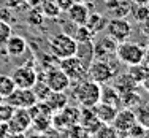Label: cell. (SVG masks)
Returning <instances> with one entry per match:
<instances>
[{
    "instance_id": "obj_1",
    "label": "cell",
    "mask_w": 149,
    "mask_h": 138,
    "mask_svg": "<svg viewBox=\"0 0 149 138\" xmlns=\"http://www.w3.org/2000/svg\"><path fill=\"white\" fill-rule=\"evenodd\" d=\"M72 89V98L79 108H92L95 103L100 102V89L102 86L98 83H94L89 78L81 79L74 84Z\"/></svg>"
},
{
    "instance_id": "obj_13",
    "label": "cell",
    "mask_w": 149,
    "mask_h": 138,
    "mask_svg": "<svg viewBox=\"0 0 149 138\" xmlns=\"http://www.w3.org/2000/svg\"><path fill=\"white\" fill-rule=\"evenodd\" d=\"M78 124H79L83 129H86L91 135H94V133L100 129V125H102L100 119L95 116V113H94V109H92V108H81L79 121H78Z\"/></svg>"
},
{
    "instance_id": "obj_28",
    "label": "cell",
    "mask_w": 149,
    "mask_h": 138,
    "mask_svg": "<svg viewBox=\"0 0 149 138\" xmlns=\"http://www.w3.org/2000/svg\"><path fill=\"white\" fill-rule=\"evenodd\" d=\"M94 135L95 138H119V132L113 127V124H102Z\"/></svg>"
},
{
    "instance_id": "obj_2",
    "label": "cell",
    "mask_w": 149,
    "mask_h": 138,
    "mask_svg": "<svg viewBox=\"0 0 149 138\" xmlns=\"http://www.w3.org/2000/svg\"><path fill=\"white\" fill-rule=\"evenodd\" d=\"M76 40L68 33H56L49 38V51L56 59H63L74 56L76 52Z\"/></svg>"
},
{
    "instance_id": "obj_25",
    "label": "cell",
    "mask_w": 149,
    "mask_h": 138,
    "mask_svg": "<svg viewBox=\"0 0 149 138\" xmlns=\"http://www.w3.org/2000/svg\"><path fill=\"white\" fill-rule=\"evenodd\" d=\"M15 89H16V86H15V81H13L11 76L10 75H0V95L3 97V100H5Z\"/></svg>"
},
{
    "instance_id": "obj_19",
    "label": "cell",
    "mask_w": 149,
    "mask_h": 138,
    "mask_svg": "<svg viewBox=\"0 0 149 138\" xmlns=\"http://www.w3.org/2000/svg\"><path fill=\"white\" fill-rule=\"evenodd\" d=\"M100 102L106 105H111L114 108H122L120 107V94L114 89L113 86H105L100 89Z\"/></svg>"
},
{
    "instance_id": "obj_34",
    "label": "cell",
    "mask_w": 149,
    "mask_h": 138,
    "mask_svg": "<svg viewBox=\"0 0 149 138\" xmlns=\"http://www.w3.org/2000/svg\"><path fill=\"white\" fill-rule=\"evenodd\" d=\"M140 84H141V86H143V89H146V91L149 92V73H148L146 76H144V79L141 81Z\"/></svg>"
},
{
    "instance_id": "obj_17",
    "label": "cell",
    "mask_w": 149,
    "mask_h": 138,
    "mask_svg": "<svg viewBox=\"0 0 149 138\" xmlns=\"http://www.w3.org/2000/svg\"><path fill=\"white\" fill-rule=\"evenodd\" d=\"M92 109H94L95 116L100 119L102 124H111L113 119H114V116H116V113H118V108L111 107V105H106L103 102L95 103L94 107H92Z\"/></svg>"
},
{
    "instance_id": "obj_9",
    "label": "cell",
    "mask_w": 149,
    "mask_h": 138,
    "mask_svg": "<svg viewBox=\"0 0 149 138\" xmlns=\"http://www.w3.org/2000/svg\"><path fill=\"white\" fill-rule=\"evenodd\" d=\"M45 83L49 91L54 92H65L70 87V79L59 67H51L45 75Z\"/></svg>"
},
{
    "instance_id": "obj_36",
    "label": "cell",
    "mask_w": 149,
    "mask_h": 138,
    "mask_svg": "<svg viewBox=\"0 0 149 138\" xmlns=\"http://www.w3.org/2000/svg\"><path fill=\"white\" fill-rule=\"evenodd\" d=\"M143 138H149V130H146V133H144V137Z\"/></svg>"
},
{
    "instance_id": "obj_24",
    "label": "cell",
    "mask_w": 149,
    "mask_h": 138,
    "mask_svg": "<svg viewBox=\"0 0 149 138\" xmlns=\"http://www.w3.org/2000/svg\"><path fill=\"white\" fill-rule=\"evenodd\" d=\"M135 116H136V122L141 124L146 130H149V102H141L136 108H135Z\"/></svg>"
},
{
    "instance_id": "obj_16",
    "label": "cell",
    "mask_w": 149,
    "mask_h": 138,
    "mask_svg": "<svg viewBox=\"0 0 149 138\" xmlns=\"http://www.w3.org/2000/svg\"><path fill=\"white\" fill-rule=\"evenodd\" d=\"M74 56H76V57L79 59V62L87 68V67L91 65V62L95 59V57H94V40L78 43V45H76V52H74Z\"/></svg>"
},
{
    "instance_id": "obj_30",
    "label": "cell",
    "mask_w": 149,
    "mask_h": 138,
    "mask_svg": "<svg viewBox=\"0 0 149 138\" xmlns=\"http://www.w3.org/2000/svg\"><path fill=\"white\" fill-rule=\"evenodd\" d=\"M43 13H45V16H48V17H57L60 15V10L57 8L56 2H45Z\"/></svg>"
},
{
    "instance_id": "obj_23",
    "label": "cell",
    "mask_w": 149,
    "mask_h": 138,
    "mask_svg": "<svg viewBox=\"0 0 149 138\" xmlns=\"http://www.w3.org/2000/svg\"><path fill=\"white\" fill-rule=\"evenodd\" d=\"M141 102L143 100H141V97L138 95L136 91H130V92H125V94H120V107L122 108L135 109Z\"/></svg>"
},
{
    "instance_id": "obj_35",
    "label": "cell",
    "mask_w": 149,
    "mask_h": 138,
    "mask_svg": "<svg viewBox=\"0 0 149 138\" xmlns=\"http://www.w3.org/2000/svg\"><path fill=\"white\" fill-rule=\"evenodd\" d=\"M146 61V63L149 65V46L148 48H144V57H143V62Z\"/></svg>"
},
{
    "instance_id": "obj_3",
    "label": "cell",
    "mask_w": 149,
    "mask_h": 138,
    "mask_svg": "<svg viewBox=\"0 0 149 138\" xmlns=\"http://www.w3.org/2000/svg\"><path fill=\"white\" fill-rule=\"evenodd\" d=\"M144 57V46H141L136 41H120L116 49V59L125 65H135L143 62Z\"/></svg>"
},
{
    "instance_id": "obj_11",
    "label": "cell",
    "mask_w": 149,
    "mask_h": 138,
    "mask_svg": "<svg viewBox=\"0 0 149 138\" xmlns=\"http://www.w3.org/2000/svg\"><path fill=\"white\" fill-rule=\"evenodd\" d=\"M116 49H118V41L105 35V37L98 38L97 41H94V57L111 61L113 57H116Z\"/></svg>"
},
{
    "instance_id": "obj_10",
    "label": "cell",
    "mask_w": 149,
    "mask_h": 138,
    "mask_svg": "<svg viewBox=\"0 0 149 138\" xmlns=\"http://www.w3.org/2000/svg\"><path fill=\"white\" fill-rule=\"evenodd\" d=\"M11 78H13V81H15L16 87H21V89H32L33 84L37 83V79H38V75L29 63H27V65L16 67Z\"/></svg>"
},
{
    "instance_id": "obj_32",
    "label": "cell",
    "mask_w": 149,
    "mask_h": 138,
    "mask_svg": "<svg viewBox=\"0 0 149 138\" xmlns=\"http://www.w3.org/2000/svg\"><path fill=\"white\" fill-rule=\"evenodd\" d=\"M144 133H146V129L138 122H135L133 125L127 130V135H129L130 138H143Z\"/></svg>"
},
{
    "instance_id": "obj_14",
    "label": "cell",
    "mask_w": 149,
    "mask_h": 138,
    "mask_svg": "<svg viewBox=\"0 0 149 138\" xmlns=\"http://www.w3.org/2000/svg\"><path fill=\"white\" fill-rule=\"evenodd\" d=\"M67 13H68V17L73 24L84 26L87 16H89V8H87L86 2H73V5L67 10Z\"/></svg>"
},
{
    "instance_id": "obj_4",
    "label": "cell",
    "mask_w": 149,
    "mask_h": 138,
    "mask_svg": "<svg viewBox=\"0 0 149 138\" xmlns=\"http://www.w3.org/2000/svg\"><path fill=\"white\" fill-rule=\"evenodd\" d=\"M116 67L111 61H103V59H94L91 65L87 67V78L94 83L102 84L108 83L114 78Z\"/></svg>"
},
{
    "instance_id": "obj_31",
    "label": "cell",
    "mask_w": 149,
    "mask_h": 138,
    "mask_svg": "<svg viewBox=\"0 0 149 138\" xmlns=\"http://www.w3.org/2000/svg\"><path fill=\"white\" fill-rule=\"evenodd\" d=\"M10 35H11V27H10V24L6 22V21L0 19V46L5 45V41L10 38Z\"/></svg>"
},
{
    "instance_id": "obj_6",
    "label": "cell",
    "mask_w": 149,
    "mask_h": 138,
    "mask_svg": "<svg viewBox=\"0 0 149 138\" xmlns=\"http://www.w3.org/2000/svg\"><path fill=\"white\" fill-rule=\"evenodd\" d=\"M106 35L111 37L113 40H116L118 43L120 41L129 40L130 33H132V26H130L129 21H125L124 17H113L106 22Z\"/></svg>"
},
{
    "instance_id": "obj_26",
    "label": "cell",
    "mask_w": 149,
    "mask_h": 138,
    "mask_svg": "<svg viewBox=\"0 0 149 138\" xmlns=\"http://www.w3.org/2000/svg\"><path fill=\"white\" fill-rule=\"evenodd\" d=\"M65 138H92V135L79 124H73L68 129H65Z\"/></svg>"
},
{
    "instance_id": "obj_29",
    "label": "cell",
    "mask_w": 149,
    "mask_h": 138,
    "mask_svg": "<svg viewBox=\"0 0 149 138\" xmlns=\"http://www.w3.org/2000/svg\"><path fill=\"white\" fill-rule=\"evenodd\" d=\"M13 111H15V108L3 100V103L0 105V124H6V121L11 118Z\"/></svg>"
},
{
    "instance_id": "obj_7",
    "label": "cell",
    "mask_w": 149,
    "mask_h": 138,
    "mask_svg": "<svg viewBox=\"0 0 149 138\" xmlns=\"http://www.w3.org/2000/svg\"><path fill=\"white\" fill-rule=\"evenodd\" d=\"M30 124H32V118L29 109L16 108L13 111L11 118L6 121V129H8L10 133H24L30 129Z\"/></svg>"
},
{
    "instance_id": "obj_15",
    "label": "cell",
    "mask_w": 149,
    "mask_h": 138,
    "mask_svg": "<svg viewBox=\"0 0 149 138\" xmlns=\"http://www.w3.org/2000/svg\"><path fill=\"white\" fill-rule=\"evenodd\" d=\"M5 48H6L8 56H11V57H21L27 49V43L22 37L10 35V38L5 41Z\"/></svg>"
},
{
    "instance_id": "obj_5",
    "label": "cell",
    "mask_w": 149,
    "mask_h": 138,
    "mask_svg": "<svg viewBox=\"0 0 149 138\" xmlns=\"http://www.w3.org/2000/svg\"><path fill=\"white\" fill-rule=\"evenodd\" d=\"M59 68L68 76L70 84H74L81 79L87 78V68L79 62L76 56H70V57H63L59 61Z\"/></svg>"
},
{
    "instance_id": "obj_12",
    "label": "cell",
    "mask_w": 149,
    "mask_h": 138,
    "mask_svg": "<svg viewBox=\"0 0 149 138\" xmlns=\"http://www.w3.org/2000/svg\"><path fill=\"white\" fill-rule=\"evenodd\" d=\"M135 122H136V116H135L133 109H130V108H119L111 124H113V127H114L119 133H127V130H129Z\"/></svg>"
},
{
    "instance_id": "obj_18",
    "label": "cell",
    "mask_w": 149,
    "mask_h": 138,
    "mask_svg": "<svg viewBox=\"0 0 149 138\" xmlns=\"http://www.w3.org/2000/svg\"><path fill=\"white\" fill-rule=\"evenodd\" d=\"M43 102L48 105L49 108H51V111L54 113V111H59V109L65 108L67 105H68V97H67L65 92H54V91H51L48 95H46V98Z\"/></svg>"
},
{
    "instance_id": "obj_21",
    "label": "cell",
    "mask_w": 149,
    "mask_h": 138,
    "mask_svg": "<svg viewBox=\"0 0 149 138\" xmlns=\"http://www.w3.org/2000/svg\"><path fill=\"white\" fill-rule=\"evenodd\" d=\"M106 22H108V19H105L102 15H98V13H89V16H87L84 26L95 35V33H98V32L105 30Z\"/></svg>"
},
{
    "instance_id": "obj_8",
    "label": "cell",
    "mask_w": 149,
    "mask_h": 138,
    "mask_svg": "<svg viewBox=\"0 0 149 138\" xmlns=\"http://www.w3.org/2000/svg\"><path fill=\"white\" fill-rule=\"evenodd\" d=\"M5 102L8 105H11L15 109L16 108L29 109L30 107H33L38 100H37V97H35V94L32 89H21V87H16V89L5 98Z\"/></svg>"
},
{
    "instance_id": "obj_33",
    "label": "cell",
    "mask_w": 149,
    "mask_h": 138,
    "mask_svg": "<svg viewBox=\"0 0 149 138\" xmlns=\"http://www.w3.org/2000/svg\"><path fill=\"white\" fill-rule=\"evenodd\" d=\"M73 2H74V0H56V5H57V8L60 10V13H62V11L67 13V10L73 5Z\"/></svg>"
},
{
    "instance_id": "obj_20",
    "label": "cell",
    "mask_w": 149,
    "mask_h": 138,
    "mask_svg": "<svg viewBox=\"0 0 149 138\" xmlns=\"http://www.w3.org/2000/svg\"><path fill=\"white\" fill-rule=\"evenodd\" d=\"M113 87H114L119 94H125V92H130V91H136L138 84L132 79V76H130L129 73H124V75L116 78V83L113 84Z\"/></svg>"
},
{
    "instance_id": "obj_37",
    "label": "cell",
    "mask_w": 149,
    "mask_h": 138,
    "mask_svg": "<svg viewBox=\"0 0 149 138\" xmlns=\"http://www.w3.org/2000/svg\"><path fill=\"white\" fill-rule=\"evenodd\" d=\"M2 103H3V97L0 95V105H2Z\"/></svg>"
},
{
    "instance_id": "obj_22",
    "label": "cell",
    "mask_w": 149,
    "mask_h": 138,
    "mask_svg": "<svg viewBox=\"0 0 149 138\" xmlns=\"http://www.w3.org/2000/svg\"><path fill=\"white\" fill-rule=\"evenodd\" d=\"M127 73L132 76V79L135 81V83L140 84L141 81L144 79V76L149 73V65L148 63H143V62L135 63V65H129V72Z\"/></svg>"
},
{
    "instance_id": "obj_27",
    "label": "cell",
    "mask_w": 149,
    "mask_h": 138,
    "mask_svg": "<svg viewBox=\"0 0 149 138\" xmlns=\"http://www.w3.org/2000/svg\"><path fill=\"white\" fill-rule=\"evenodd\" d=\"M72 37L76 40V43H83V41H91L94 40L95 35L92 33V32L87 29L86 26H76V30H74V33Z\"/></svg>"
}]
</instances>
